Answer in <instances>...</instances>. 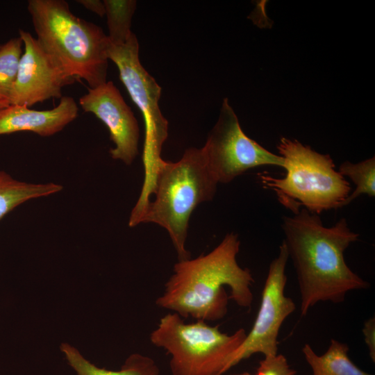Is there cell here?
<instances>
[{
  "label": "cell",
  "instance_id": "obj_1",
  "mask_svg": "<svg viewBox=\"0 0 375 375\" xmlns=\"http://www.w3.org/2000/svg\"><path fill=\"white\" fill-rule=\"evenodd\" d=\"M281 228L297 276L302 317L320 301L339 303L349 292L370 287L346 263L344 251L359 235L345 218L326 227L318 215L301 208L293 216H283Z\"/></svg>",
  "mask_w": 375,
  "mask_h": 375
},
{
  "label": "cell",
  "instance_id": "obj_2",
  "mask_svg": "<svg viewBox=\"0 0 375 375\" xmlns=\"http://www.w3.org/2000/svg\"><path fill=\"white\" fill-rule=\"evenodd\" d=\"M240 247L238 235L229 233L210 252L178 260L156 305L182 318L204 322L222 319L229 299L250 308L254 280L250 270L237 262Z\"/></svg>",
  "mask_w": 375,
  "mask_h": 375
},
{
  "label": "cell",
  "instance_id": "obj_3",
  "mask_svg": "<svg viewBox=\"0 0 375 375\" xmlns=\"http://www.w3.org/2000/svg\"><path fill=\"white\" fill-rule=\"evenodd\" d=\"M37 40L64 72L90 88L105 83L108 35L99 26L74 15L64 0H29Z\"/></svg>",
  "mask_w": 375,
  "mask_h": 375
},
{
  "label": "cell",
  "instance_id": "obj_4",
  "mask_svg": "<svg viewBox=\"0 0 375 375\" xmlns=\"http://www.w3.org/2000/svg\"><path fill=\"white\" fill-rule=\"evenodd\" d=\"M217 181L210 171L203 149H187L176 162L162 160L156 176L153 194L138 224L154 223L168 233L178 260L190 258L185 248L189 220L200 203L211 201Z\"/></svg>",
  "mask_w": 375,
  "mask_h": 375
},
{
  "label": "cell",
  "instance_id": "obj_5",
  "mask_svg": "<svg viewBox=\"0 0 375 375\" xmlns=\"http://www.w3.org/2000/svg\"><path fill=\"white\" fill-rule=\"evenodd\" d=\"M277 149L283 160L285 176L259 174L258 178L263 188L274 192L283 206L294 214L303 207L317 215L343 207L351 189L328 154L286 138L281 139Z\"/></svg>",
  "mask_w": 375,
  "mask_h": 375
},
{
  "label": "cell",
  "instance_id": "obj_6",
  "mask_svg": "<svg viewBox=\"0 0 375 375\" xmlns=\"http://www.w3.org/2000/svg\"><path fill=\"white\" fill-rule=\"evenodd\" d=\"M247 333L241 328L229 335L201 320L186 324L169 312L161 317L150 341L170 355L172 375H222Z\"/></svg>",
  "mask_w": 375,
  "mask_h": 375
},
{
  "label": "cell",
  "instance_id": "obj_7",
  "mask_svg": "<svg viewBox=\"0 0 375 375\" xmlns=\"http://www.w3.org/2000/svg\"><path fill=\"white\" fill-rule=\"evenodd\" d=\"M107 54L108 59L117 67L120 80L144 121L142 154L144 178L136 202L139 207H144L153 194L156 172L163 160L160 156L162 147L168 136V122L158 106L161 88L141 65L139 44L133 33L122 44H112L108 40Z\"/></svg>",
  "mask_w": 375,
  "mask_h": 375
},
{
  "label": "cell",
  "instance_id": "obj_8",
  "mask_svg": "<svg viewBox=\"0 0 375 375\" xmlns=\"http://www.w3.org/2000/svg\"><path fill=\"white\" fill-rule=\"evenodd\" d=\"M208 167L218 183H228L247 170L260 166L283 167V158L249 138L224 98L218 119L202 147Z\"/></svg>",
  "mask_w": 375,
  "mask_h": 375
},
{
  "label": "cell",
  "instance_id": "obj_9",
  "mask_svg": "<svg viewBox=\"0 0 375 375\" xmlns=\"http://www.w3.org/2000/svg\"><path fill=\"white\" fill-rule=\"evenodd\" d=\"M288 253L283 241L278 256L271 262L261 294L258 314L249 333L233 356L230 369L256 353H278V337L285 320L296 310L293 300L285 294Z\"/></svg>",
  "mask_w": 375,
  "mask_h": 375
},
{
  "label": "cell",
  "instance_id": "obj_10",
  "mask_svg": "<svg viewBox=\"0 0 375 375\" xmlns=\"http://www.w3.org/2000/svg\"><path fill=\"white\" fill-rule=\"evenodd\" d=\"M24 45L10 105L31 107L50 99H60L62 89L76 81L67 76L29 32L19 29Z\"/></svg>",
  "mask_w": 375,
  "mask_h": 375
},
{
  "label": "cell",
  "instance_id": "obj_11",
  "mask_svg": "<svg viewBox=\"0 0 375 375\" xmlns=\"http://www.w3.org/2000/svg\"><path fill=\"white\" fill-rule=\"evenodd\" d=\"M79 104L83 111L94 114L107 126L115 144L110 150L112 158L131 165L139 153V125L114 83L107 81L96 88H89L79 98Z\"/></svg>",
  "mask_w": 375,
  "mask_h": 375
},
{
  "label": "cell",
  "instance_id": "obj_12",
  "mask_svg": "<svg viewBox=\"0 0 375 375\" xmlns=\"http://www.w3.org/2000/svg\"><path fill=\"white\" fill-rule=\"evenodd\" d=\"M78 111L76 102L69 96H62L58 105L50 110L10 105L0 111V135L28 131L42 137L51 136L73 122Z\"/></svg>",
  "mask_w": 375,
  "mask_h": 375
},
{
  "label": "cell",
  "instance_id": "obj_13",
  "mask_svg": "<svg viewBox=\"0 0 375 375\" xmlns=\"http://www.w3.org/2000/svg\"><path fill=\"white\" fill-rule=\"evenodd\" d=\"M69 365L78 375H159L160 369L153 359L140 353H133L119 370L100 368L86 360L72 346L64 343L60 347Z\"/></svg>",
  "mask_w": 375,
  "mask_h": 375
},
{
  "label": "cell",
  "instance_id": "obj_14",
  "mask_svg": "<svg viewBox=\"0 0 375 375\" xmlns=\"http://www.w3.org/2000/svg\"><path fill=\"white\" fill-rule=\"evenodd\" d=\"M312 375H373L357 367L348 356L346 343L331 339L326 351L317 355L312 348L305 344L301 349Z\"/></svg>",
  "mask_w": 375,
  "mask_h": 375
},
{
  "label": "cell",
  "instance_id": "obj_15",
  "mask_svg": "<svg viewBox=\"0 0 375 375\" xmlns=\"http://www.w3.org/2000/svg\"><path fill=\"white\" fill-rule=\"evenodd\" d=\"M62 188V185L55 183L19 181L0 170V219L24 202L58 193Z\"/></svg>",
  "mask_w": 375,
  "mask_h": 375
},
{
  "label": "cell",
  "instance_id": "obj_16",
  "mask_svg": "<svg viewBox=\"0 0 375 375\" xmlns=\"http://www.w3.org/2000/svg\"><path fill=\"white\" fill-rule=\"evenodd\" d=\"M103 2L107 17L108 40L112 44H122L133 33L131 26L136 1L104 0Z\"/></svg>",
  "mask_w": 375,
  "mask_h": 375
},
{
  "label": "cell",
  "instance_id": "obj_17",
  "mask_svg": "<svg viewBox=\"0 0 375 375\" xmlns=\"http://www.w3.org/2000/svg\"><path fill=\"white\" fill-rule=\"evenodd\" d=\"M22 39L17 37L0 47V100L9 104L22 55Z\"/></svg>",
  "mask_w": 375,
  "mask_h": 375
},
{
  "label": "cell",
  "instance_id": "obj_18",
  "mask_svg": "<svg viewBox=\"0 0 375 375\" xmlns=\"http://www.w3.org/2000/svg\"><path fill=\"white\" fill-rule=\"evenodd\" d=\"M338 172L344 177H349L356 185V190L344 200L343 207L362 194L375 197L374 157L358 163L345 161L340 165Z\"/></svg>",
  "mask_w": 375,
  "mask_h": 375
},
{
  "label": "cell",
  "instance_id": "obj_19",
  "mask_svg": "<svg viewBox=\"0 0 375 375\" xmlns=\"http://www.w3.org/2000/svg\"><path fill=\"white\" fill-rule=\"evenodd\" d=\"M297 371L291 367L286 357L277 353L264 356L259 362L256 375H295Z\"/></svg>",
  "mask_w": 375,
  "mask_h": 375
},
{
  "label": "cell",
  "instance_id": "obj_20",
  "mask_svg": "<svg viewBox=\"0 0 375 375\" xmlns=\"http://www.w3.org/2000/svg\"><path fill=\"white\" fill-rule=\"evenodd\" d=\"M362 333L365 344L368 348V351L371 360L375 362V319L374 317L365 321Z\"/></svg>",
  "mask_w": 375,
  "mask_h": 375
},
{
  "label": "cell",
  "instance_id": "obj_21",
  "mask_svg": "<svg viewBox=\"0 0 375 375\" xmlns=\"http://www.w3.org/2000/svg\"><path fill=\"white\" fill-rule=\"evenodd\" d=\"M76 2L82 5L85 9L103 17L106 15L105 6L103 1L99 0H77Z\"/></svg>",
  "mask_w": 375,
  "mask_h": 375
},
{
  "label": "cell",
  "instance_id": "obj_22",
  "mask_svg": "<svg viewBox=\"0 0 375 375\" xmlns=\"http://www.w3.org/2000/svg\"><path fill=\"white\" fill-rule=\"evenodd\" d=\"M8 106H10V104L8 102L0 100V111Z\"/></svg>",
  "mask_w": 375,
  "mask_h": 375
},
{
  "label": "cell",
  "instance_id": "obj_23",
  "mask_svg": "<svg viewBox=\"0 0 375 375\" xmlns=\"http://www.w3.org/2000/svg\"><path fill=\"white\" fill-rule=\"evenodd\" d=\"M235 375H251V374L249 372H242V373L235 374Z\"/></svg>",
  "mask_w": 375,
  "mask_h": 375
},
{
  "label": "cell",
  "instance_id": "obj_24",
  "mask_svg": "<svg viewBox=\"0 0 375 375\" xmlns=\"http://www.w3.org/2000/svg\"><path fill=\"white\" fill-rule=\"evenodd\" d=\"M0 47H1V45H0Z\"/></svg>",
  "mask_w": 375,
  "mask_h": 375
}]
</instances>
